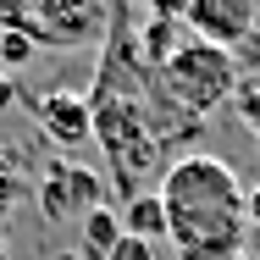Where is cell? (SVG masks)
Here are the masks:
<instances>
[{
    "label": "cell",
    "instance_id": "obj_1",
    "mask_svg": "<svg viewBox=\"0 0 260 260\" xmlns=\"http://www.w3.org/2000/svg\"><path fill=\"white\" fill-rule=\"evenodd\" d=\"M166 205V244L177 260H249V216L238 172L221 155H183L160 177Z\"/></svg>",
    "mask_w": 260,
    "mask_h": 260
},
{
    "label": "cell",
    "instance_id": "obj_2",
    "mask_svg": "<svg viewBox=\"0 0 260 260\" xmlns=\"http://www.w3.org/2000/svg\"><path fill=\"white\" fill-rule=\"evenodd\" d=\"M238 83H244V78H238V55L216 50L205 39H188L160 72H150V89H155L177 116H188V122H205L216 105H227L238 94Z\"/></svg>",
    "mask_w": 260,
    "mask_h": 260
},
{
    "label": "cell",
    "instance_id": "obj_3",
    "mask_svg": "<svg viewBox=\"0 0 260 260\" xmlns=\"http://www.w3.org/2000/svg\"><path fill=\"white\" fill-rule=\"evenodd\" d=\"M111 6L100 0H34V6H0V28L28 34L50 50H100Z\"/></svg>",
    "mask_w": 260,
    "mask_h": 260
},
{
    "label": "cell",
    "instance_id": "obj_4",
    "mask_svg": "<svg viewBox=\"0 0 260 260\" xmlns=\"http://www.w3.org/2000/svg\"><path fill=\"white\" fill-rule=\"evenodd\" d=\"M183 28H188V39H205L216 50H238V45L255 39L260 6L255 0H188L183 6Z\"/></svg>",
    "mask_w": 260,
    "mask_h": 260
},
{
    "label": "cell",
    "instance_id": "obj_5",
    "mask_svg": "<svg viewBox=\"0 0 260 260\" xmlns=\"http://www.w3.org/2000/svg\"><path fill=\"white\" fill-rule=\"evenodd\" d=\"M105 200V177L89 166H72V160H55L39 183V210L50 221H83L89 210H100Z\"/></svg>",
    "mask_w": 260,
    "mask_h": 260
},
{
    "label": "cell",
    "instance_id": "obj_6",
    "mask_svg": "<svg viewBox=\"0 0 260 260\" xmlns=\"http://www.w3.org/2000/svg\"><path fill=\"white\" fill-rule=\"evenodd\" d=\"M28 111H34V122L45 127V139H50L55 150H78V144L94 139V127H89V100H83L78 89H45V94L28 100Z\"/></svg>",
    "mask_w": 260,
    "mask_h": 260
},
{
    "label": "cell",
    "instance_id": "obj_7",
    "mask_svg": "<svg viewBox=\"0 0 260 260\" xmlns=\"http://www.w3.org/2000/svg\"><path fill=\"white\" fill-rule=\"evenodd\" d=\"M188 45V28H183V6L177 0H160L155 11L139 22V55H144V72H160L172 55Z\"/></svg>",
    "mask_w": 260,
    "mask_h": 260
},
{
    "label": "cell",
    "instance_id": "obj_8",
    "mask_svg": "<svg viewBox=\"0 0 260 260\" xmlns=\"http://www.w3.org/2000/svg\"><path fill=\"white\" fill-rule=\"evenodd\" d=\"M116 216H122V233H127V238H139V244L166 238V205H160V194H133Z\"/></svg>",
    "mask_w": 260,
    "mask_h": 260
},
{
    "label": "cell",
    "instance_id": "obj_9",
    "mask_svg": "<svg viewBox=\"0 0 260 260\" xmlns=\"http://www.w3.org/2000/svg\"><path fill=\"white\" fill-rule=\"evenodd\" d=\"M78 227H83V249H89V255H94V260H111V249L122 244V216H116V210H111V205L89 210V216H83Z\"/></svg>",
    "mask_w": 260,
    "mask_h": 260
},
{
    "label": "cell",
    "instance_id": "obj_10",
    "mask_svg": "<svg viewBox=\"0 0 260 260\" xmlns=\"http://www.w3.org/2000/svg\"><path fill=\"white\" fill-rule=\"evenodd\" d=\"M39 55V45L28 39V34H17V28H0V72H17V67H28Z\"/></svg>",
    "mask_w": 260,
    "mask_h": 260
},
{
    "label": "cell",
    "instance_id": "obj_11",
    "mask_svg": "<svg viewBox=\"0 0 260 260\" xmlns=\"http://www.w3.org/2000/svg\"><path fill=\"white\" fill-rule=\"evenodd\" d=\"M233 111H238L244 133H249V139H260V83H238V94H233Z\"/></svg>",
    "mask_w": 260,
    "mask_h": 260
},
{
    "label": "cell",
    "instance_id": "obj_12",
    "mask_svg": "<svg viewBox=\"0 0 260 260\" xmlns=\"http://www.w3.org/2000/svg\"><path fill=\"white\" fill-rule=\"evenodd\" d=\"M22 194H28V183H22V160L0 150V205L11 210L17 200H22Z\"/></svg>",
    "mask_w": 260,
    "mask_h": 260
},
{
    "label": "cell",
    "instance_id": "obj_13",
    "mask_svg": "<svg viewBox=\"0 0 260 260\" xmlns=\"http://www.w3.org/2000/svg\"><path fill=\"white\" fill-rule=\"evenodd\" d=\"M111 260H155V244H139V238L122 233V244L111 249Z\"/></svg>",
    "mask_w": 260,
    "mask_h": 260
},
{
    "label": "cell",
    "instance_id": "obj_14",
    "mask_svg": "<svg viewBox=\"0 0 260 260\" xmlns=\"http://www.w3.org/2000/svg\"><path fill=\"white\" fill-rule=\"evenodd\" d=\"M17 100H22V83H17L11 72H0V111H11Z\"/></svg>",
    "mask_w": 260,
    "mask_h": 260
},
{
    "label": "cell",
    "instance_id": "obj_15",
    "mask_svg": "<svg viewBox=\"0 0 260 260\" xmlns=\"http://www.w3.org/2000/svg\"><path fill=\"white\" fill-rule=\"evenodd\" d=\"M244 216H249V227H260V183L244 194Z\"/></svg>",
    "mask_w": 260,
    "mask_h": 260
},
{
    "label": "cell",
    "instance_id": "obj_16",
    "mask_svg": "<svg viewBox=\"0 0 260 260\" xmlns=\"http://www.w3.org/2000/svg\"><path fill=\"white\" fill-rule=\"evenodd\" d=\"M6 216H11V210H6V205H0V227H6Z\"/></svg>",
    "mask_w": 260,
    "mask_h": 260
},
{
    "label": "cell",
    "instance_id": "obj_17",
    "mask_svg": "<svg viewBox=\"0 0 260 260\" xmlns=\"http://www.w3.org/2000/svg\"><path fill=\"white\" fill-rule=\"evenodd\" d=\"M0 260H6V249H0Z\"/></svg>",
    "mask_w": 260,
    "mask_h": 260
}]
</instances>
